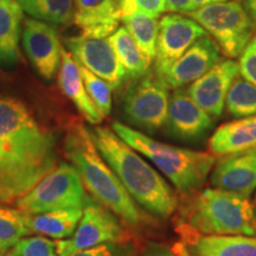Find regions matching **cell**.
I'll use <instances>...</instances> for the list:
<instances>
[{
	"label": "cell",
	"mask_w": 256,
	"mask_h": 256,
	"mask_svg": "<svg viewBox=\"0 0 256 256\" xmlns=\"http://www.w3.org/2000/svg\"><path fill=\"white\" fill-rule=\"evenodd\" d=\"M72 256H136V248L128 242H110L80 250Z\"/></svg>",
	"instance_id": "31"
},
{
	"label": "cell",
	"mask_w": 256,
	"mask_h": 256,
	"mask_svg": "<svg viewBox=\"0 0 256 256\" xmlns=\"http://www.w3.org/2000/svg\"><path fill=\"white\" fill-rule=\"evenodd\" d=\"M78 64L80 74H81L83 83H84L86 90H87L89 98L94 102L100 113L104 118L108 116L112 110V88L108 82L102 80L95 74L89 72L87 68Z\"/></svg>",
	"instance_id": "28"
},
{
	"label": "cell",
	"mask_w": 256,
	"mask_h": 256,
	"mask_svg": "<svg viewBox=\"0 0 256 256\" xmlns=\"http://www.w3.org/2000/svg\"><path fill=\"white\" fill-rule=\"evenodd\" d=\"M64 152L78 170L86 190L92 198L113 211L130 228L145 226L148 217L136 206V200L100 154L88 128L80 121L69 124L64 139Z\"/></svg>",
	"instance_id": "3"
},
{
	"label": "cell",
	"mask_w": 256,
	"mask_h": 256,
	"mask_svg": "<svg viewBox=\"0 0 256 256\" xmlns=\"http://www.w3.org/2000/svg\"><path fill=\"white\" fill-rule=\"evenodd\" d=\"M240 72L238 63L232 60H218L202 78L186 89L196 104L212 118H220L226 107L230 86Z\"/></svg>",
	"instance_id": "15"
},
{
	"label": "cell",
	"mask_w": 256,
	"mask_h": 256,
	"mask_svg": "<svg viewBox=\"0 0 256 256\" xmlns=\"http://www.w3.org/2000/svg\"><path fill=\"white\" fill-rule=\"evenodd\" d=\"M256 147V115L223 124L209 140L214 156H228Z\"/></svg>",
	"instance_id": "20"
},
{
	"label": "cell",
	"mask_w": 256,
	"mask_h": 256,
	"mask_svg": "<svg viewBox=\"0 0 256 256\" xmlns=\"http://www.w3.org/2000/svg\"><path fill=\"white\" fill-rule=\"evenodd\" d=\"M183 226L200 235H246L256 238V214L249 197L216 188L192 196L182 208Z\"/></svg>",
	"instance_id": "5"
},
{
	"label": "cell",
	"mask_w": 256,
	"mask_h": 256,
	"mask_svg": "<svg viewBox=\"0 0 256 256\" xmlns=\"http://www.w3.org/2000/svg\"><path fill=\"white\" fill-rule=\"evenodd\" d=\"M130 238L126 224L113 211L87 194L82 217L72 238L57 240L55 243L60 256H72L104 243L128 242Z\"/></svg>",
	"instance_id": "8"
},
{
	"label": "cell",
	"mask_w": 256,
	"mask_h": 256,
	"mask_svg": "<svg viewBox=\"0 0 256 256\" xmlns=\"http://www.w3.org/2000/svg\"><path fill=\"white\" fill-rule=\"evenodd\" d=\"M84 185L75 166L60 162L34 188L16 200L17 209L26 214H42L70 208H83Z\"/></svg>",
	"instance_id": "7"
},
{
	"label": "cell",
	"mask_w": 256,
	"mask_h": 256,
	"mask_svg": "<svg viewBox=\"0 0 256 256\" xmlns=\"http://www.w3.org/2000/svg\"><path fill=\"white\" fill-rule=\"evenodd\" d=\"M112 130L132 148L151 160L177 191L184 194L200 190L216 165L217 158L212 153L160 142L119 121H114Z\"/></svg>",
	"instance_id": "4"
},
{
	"label": "cell",
	"mask_w": 256,
	"mask_h": 256,
	"mask_svg": "<svg viewBox=\"0 0 256 256\" xmlns=\"http://www.w3.org/2000/svg\"><path fill=\"white\" fill-rule=\"evenodd\" d=\"M83 208H70L42 214H26V226L30 234L63 240L72 236L81 220Z\"/></svg>",
	"instance_id": "21"
},
{
	"label": "cell",
	"mask_w": 256,
	"mask_h": 256,
	"mask_svg": "<svg viewBox=\"0 0 256 256\" xmlns=\"http://www.w3.org/2000/svg\"><path fill=\"white\" fill-rule=\"evenodd\" d=\"M224 2V0H194V5L198 8H200V6L203 5H206V4H210V2Z\"/></svg>",
	"instance_id": "37"
},
{
	"label": "cell",
	"mask_w": 256,
	"mask_h": 256,
	"mask_svg": "<svg viewBox=\"0 0 256 256\" xmlns=\"http://www.w3.org/2000/svg\"><path fill=\"white\" fill-rule=\"evenodd\" d=\"M26 235V212L0 204V249L6 252Z\"/></svg>",
	"instance_id": "27"
},
{
	"label": "cell",
	"mask_w": 256,
	"mask_h": 256,
	"mask_svg": "<svg viewBox=\"0 0 256 256\" xmlns=\"http://www.w3.org/2000/svg\"><path fill=\"white\" fill-rule=\"evenodd\" d=\"M23 8L17 0H0V64L12 66L19 58V34Z\"/></svg>",
	"instance_id": "22"
},
{
	"label": "cell",
	"mask_w": 256,
	"mask_h": 256,
	"mask_svg": "<svg viewBox=\"0 0 256 256\" xmlns=\"http://www.w3.org/2000/svg\"><path fill=\"white\" fill-rule=\"evenodd\" d=\"M12 254L16 256H60L55 241L43 238H23L12 247Z\"/></svg>",
	"instance_id": "29"
},
{
	"label": "cell",
	"mask_w": 256,
	"mask_h": 256,
	"mask_svg": "<svg viewBox=\"0 0 256 256\" xmlns=\"http://www.w3.org/2000/svg\"><path fill=\"white\" fill-rule=\"evenodd\" d=\"M166 11L180 12V14H188L194 11L197 6L194 5V0H165Z\"/></svg>",
	"instance_id": "35"
},
{
	"label": "cell",
	"mask_w": 256,
	"mask_h": 256,
	"mask_svg": "<svg viewBox=\"0 0 256 256\" xmlns=\"http://www.w3.org/2000/svg\"><path fill=\"white\" fill-rule=\"evenodd\" d=\"M238 66L241 76L256 86V37L249 42L240 55Z\"/></svg>",
	"instance_id": "32"
},
{
	"label": "cell",
	"mask_w": 256,
	"mask_h": 256,
	"mask_svg": "<svg viewBox=\"0 0 256 256\" xmlns=\"http://www.w3.org/2000/svg\"><path fill=\"white\" fill-rule=\"evenodd\" d=\"M228 113L236 119L256 115V86L243 76H236L226 98Z\"/></svg>",
	"instance_id": "26"
},
{
	"label": "cell",
	"mask_w": 256,
	"mask_h": 256,
	"mask_svg": "<svg viewBox=\"0 0 256 256\" xmlns=\"http://www.w3.org/2000/svg\"><path fill=\"white\" fill-rule=\"evenodd\" d=\"M136 80L124 96V113L134 126L148 133H154L166 124L170 102L168 88L156 74H145Z\"/></svg>",
	"instance_id": "9"
},
{
	"label": "cell",
	"mask_w": 256,
	"mask_h": 256,
	"mask_svg": "<svg viewBox=\"0 0 256 256\" xmlns=\"http://www.w3.org/2000/svg\"><path fill=\"white\" fill-rule=\"evenodd\" d=\"M119 11L121 18L138 12L158 18L166 11V4L165 0H119Z\"/></svg>",
	"instance_id": "30"
},
{
	"label": "cell",
	"mask_w": 256,
	"mask_h": 256,
	"mask_svg": "<svg viewBox=\"0 0 256 256\" xmlns=\"http://www.w3.org/2000/svg\"><path fill=\"white\" fill-rule=\"evenodd\" d=\"M121 20L148 60H154L159 34V23L156 22V18L138 12L122 17Z\"/></svg>",
	"instance_id": "24"
},
{
	"label": "cell",
	"mask_w": 256,
	"mask_h": 256,
	"mask_svg": "<svg viewBox=\"0 0 256 256\" xmlns=\"http://www.w3.org/2000/svg\"><path fill=\"white\" fill-rule=\"evenodd\" d=\"M22 196L23 192L0 162V203L14 204Z\"/></svg>",
	"instance_id": "33"
},
{
	"label": "cell",
	"mask_w": 256,
	"mask_h": 256,
	"mask_svg": "<svg viewBox=\"0 0 256 256\" xmlns=\"http://www.w3.org/2000/svg\"><path fill=\"white\" fill-rule=\"evenodd\" d=\"M32 17L52 24H69L74 20V0H18Z\"/></svg>",
	"instance_id": "25"
},
{
	"label": "cell",
	"mask_w": 256,
	"mask_h": 256,
	"mask_svg": "<svg viewBox=\"0 0 256 256\" xmlns=\"http://www.w3.org/2000/svg\"><path fill=\"white\" fill-rule=\"evenodd\" d=\"M218 44L224 55L235 58L254 38L256 24L236 2H216L188 14Z\"/></svg>",
	"instance_id": "6"
},
{
	"label": "cell",
	"mask_w": 256,
	"mask_h": 256,
	"mask_svg": "<svg viewBox=\"0 0 256 256\" xmlns=\"http://www.w3.org/2000/svg\"><path fill=\"white\" fill-rule=\"evenodd\" d=\"M108 40L116 54L118 60L126 70L128 78H139L147 74L152 60L142 52L126 28H118Z\"/></svg>",
	"instance_id": "23"
},
{
	"label": "cell",
	"mask_w": 256,
	"mask_h": 256,
	"mask_svg": "<svg viewBox=\"0 0 256 256\" xmlns=\"http://www.w3.org/2000/svg\"><path fill=\"white\" fill-rule=\"evenodd\" d=\"M2 252H2V249H0V254H2Z\"/></svg>",
	"instance_id": "39"
},
{
	"label": "cell",
	"mask_w": 256,
	"mask_h": 256,
	"mask_svg": "<svg viewBox=\"0 0 256 256\" xmlns=\"http://www.w3.org/2000/svg\"><path fill=\"white\" fill-rule=\"evenodd\" d=\"M218 44L209 36L194 42L164 72L156 75L168 89L183 88L206 74L220 60Z\"/></svg>",
	"instance_id": "13"
},
{
	"label": "cell",
	"mask_w": 256,
	"mask_h": 256,
	"mask_svg": "<svg viewBox=\"0 0 256 256\" xmlns=\"http://www.w3.org/2000/svg\"><path fill=\"white\" fill-rule=\"evenodd\" d=\"M74 23L82 36L107 38L119 28L121 14L116 0H74Z\"/></svg>",
	"instance_id": "18"
},
{
	"label": "cell",
	"mask_w": 256,
	"mask_h": 256,
	"mask_svg": "<svg viewBox=\"0 0 256 256\" xmlns=\"http://www.w3.org/2000/svg\"><path fill=\"white\" fill-rule=\"evenodd\" d=\"M66 46L76 62L110 83L113 89L128 78L108 38L72 37L66 40Z\"/></svg>",
	"instance_id": "10"
},
{
	"label": "cell",
	"mask_w": 256,
	"mask_h": 256,
	"mask_svg": "<svg viewBox=\"0 0 256 256\" xmlns=\"http://www.w3.org/2000/svg\"><path fill=\"white\" fill-rule=\"evenodd\" d=\"M212 188L249 197L256 190V147L224 156L214 166Z\"/></svg>",
	"instance_id": "16"
},
{
	"label": "cell",
	"mask_w": 256,
	"mask_h": 256,
	"mask_svg": "<svg viewBox=\"0 0 256 256\" xmlns=\"http://www.w3.org/2000/svg\"><path fill=\"white\" fill-rule=\"evenodd\" d=\"M56 138L18 98L0 96V162L23 194L57 166Z\"/></svg>",
	"instance_id": "1"
},
{
	"label": "cell",
	"mask_w": 256,
	"mask_h": 256,
	"mask_svg": "<svg viewBox=\"0 0 256 256\" xmlns=\"http://www.w3.org/2000/svg\"><path fill=\"white\" fill-rule=\"evenodd\" d=\"M89 132L100 154L140 206L162 218H168L177 210L178 197L174 190L139 152L112 128L96 126Z\"/></svg>",
	"instance_id": "2"
},
{
	"label": "cell",
	"mask_w": 256,
	"mask_h": 256,
	"mask_svg": "<svg viewBox=\"0 0 256 256\" xmlns=\"http://www.w3.org/2000/svg\"><path fill=\"white\" fill-rule=\"evenodd\" d=\"M58 86L63 94L72 100L82 116L92 124H98L104 120V115L96 108L94 102L89 98L86 90L84 83L80 74L78 64L72 60V54L62 49V60H60Z\"/></svg>",
	"instance_id": "19"
},
{
	"label": "cell",
	"mask_w": 256,
	"mask_h": 256,
	"mask_svg": "<svg viewBox=\"0 0 256 256\" xmlns=\"http://www.w3.org/2000/svg\"><path fill=\"white\" fill-rule=\"evenodd\" d=\"M242 4L249 17L256 24V0H242Z\"/></svg>",
	"instance_id": "36"
},
{
	"label": "cell",
	"mask_w": 256,
	"mask_h": 256,
	"mask_svg": "<svg viewBox=\"0 0 256 256\" xmlns=\"http://www.w3.org/2000/svg\"><path fill=\"white\" fill-rule=\"evenodd\" d=\"M255 206H256V200H255Z\"/></svg>",
	"instance_id": "41"
},
{
	"label": "cell",
	"mask_w": 256,
	"mask_h": 256,
	"mask_svg": "<svg viewBox=\"0 0 256 256\" xmlns=\"http://www.w3.org/2000/svg\"><path fill=\"white\" fill-rule=\"evenodd\" d=\"M166 130L176 139L196 142L214 126L212 116L191 98L183 88L174 89L168 102Z\"/></svg>",
	"instance_id": "14"
},
{
	"label": "cell",
	"mask_w": 256,
	"mask_h": 256,
	"mask_svg": "<svg viewBox=\"0 0 256 256\" xmlns=\"http://www.w3.org/2000/svg\"><path fill=\"white\" fill-rule=\"evenodd\" d=\"M6 256H16V255H14V254H12V252H8V255H6Z\"/></svg>",
	"instance_id": "38"
},
{
	"label": "cell",
	"mask_w": 256,
	"mask_h": 256,
	"mask_svg": "<svg viewBox=\"0 0 256 256\" xmlns=\"http://www.w3.org/2000/svg\"><path fill=\"white\" fill-rule=\"evenodd\" d=\"M23 46L40 78L46 81L55 78L62 60V46L56 28L36 19H25Z\"/></svg>",
	"instance_id": "12"
},
{
	"label": "cell",
	"mask_w": 256,
	"mask_h": 256,
	"mask_svg": "<svg viewBox=\"0 0 256 256\" xmlns=\"http://www.w3.org/2000/svg\"><path fill=\"white\" fill-rule=\"evenodd\" d=\"M4 254H5V252H2V254H0V256H4Z\"/></svg>",
	"instance_id": "40"
},
{
	"label": "cell",
	"mask_w": 256,
	"mask_h": 256,
	"mask_svg": "<svg viewBox=\"0 0 256 256\" xmlns=\"http://www.w3.org/2000/svg\"><path fill=\"white\" fill-rule=\"evenodd\" d=\"M206 31L192 18L174 14L162 18L156 40L154 74L160 75Z\"/></svg>",
	"instance_id": "11"
},
{
	"label": "cell",
	"mask_w": 256,
	"mask_h": 256,
	"mask_svg": "<svg viewBox=\"0 0 256 256\" xmlns=\"http://www.w3.org/2000/svg\"><path fill=\"white\" fill-rule=\"evenodd\" d=\"M185 256H256V238L246 235H200L177 226Z\"/></svg>",
	"instance_id": "17"
},
{
	"label": "cell",
	"mask_w": 256,
	"mask_h": 256,
	"mask_svg": "<svg viewBox=\"0 0 256 256\" xmlns=\"http://www.w3.org/2000/svg\"><path fill=\"white\" fill-rule=\"evenodd\" d=\"M142 256H185L179 246L171 248L168 244L158 242H151L146 246Z\"/></svg>",
	"instance_id": "34"
}]
</instances>
